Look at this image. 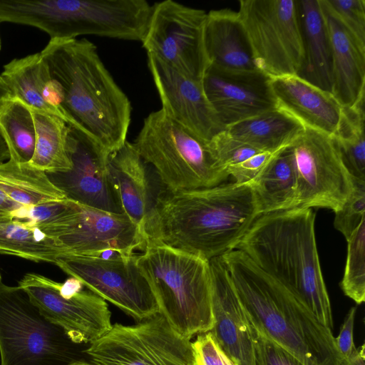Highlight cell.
<instances>
[{"instance_id":"30","label":"cell","mask_w":365,"mask_h":365,"mask_svg":"<svg viewBox=\"0 0 365 365\" xmlns=\"http://www.w3.org/2000/svg\"><path fill=\"white\" fill-rule=\"evenodd\" d=\"M0 253L55 264L63 250L38 227L10 218L0 220Z\"/></svg>"},{"instance_id":"37","label":"cell","mask_w":365,"mask_h":365,"mask_svg":"<svg viewBox=\"0 0 365 365\" xmlns=\"http://www.w3.org/2000/svg\"><path fill=\"white\" fill-rule=\"evenodd\" d=\"M71 202L66 199L38 205L21 206L11 215L12 219L41 230L60 217L69 207Z\"/></svg>"},{"instance_id":"43","label":"cell","mask_w":365,"mask_h":365,"mask_svg":"<svg viewBox=\"0 0 365 365\" xmlns=\"http://www.w3.org/2000/svg\"><path fill=\"white\" fill-rule=\"evenodd\" d=\"M364 344L356 348L349 359H344L341 365H365Z\"/></svg>"},{"instance_id":"12","label":"cell","mask_w":365,"mask_h":365,"mask_svg":"<svg viewBox=\"0 0 365 365\" xmlns=\"http://www.w3.org/2000/svg\"><path fill=\"white\" fill-rule=\"evenodd\" d=\"M19 287L48 320L64 330L79 345L90 344L112 327L111 312L103 298L74 277L63 283L37 273H27Z\"/></svg>"},{"instance_id":"28","label":"cell","mask_w":365,"mask_h":365,"mask_svg":"<svg viewBox=\"0 0 365 365\" xmlns=\"http://www.w3.org/2000/svg\"><path fill=\"white\" fill-rule=\"evenodd\" d=\"M31 110L34 121L36 144L29 163L46 173L68 172L72 168L70 126L56 115L38 110Z\"/></svg>"},{"instance_id":"7","label":"cell","mask_w":365,"mask_h":365,"mask_svg":"<svg viewBox=\"0 0 365 365\" xmlns=\"http://www.w3.org/2000/svg\"><path fill=\"white\" fill-rule=\"evenodd\" d=\"M133 144L168 190L211 187L230 176L213 155L208 143L168 117L161 109L145 118Z\"/></svg>"},{"instance_id":"34","label":"cell","mask_w":365,"mask_h":365,"mask_svg":"<svg viewBox=\"0 0 365 365\" xmlns=\"http://www.w3.org/2000/svg\"><path fill=\"white\" fill-rule=\"evenodd\" d=\"M365 220V180L353 178L352 192L342 207L335 212L334 225L347 240Z\"/></svg>"},{"instance_id":"4","label":"cell","mask_w":365,"mask_h":365,"mask_svg":"<svg viewBox=\"0 0 365 365\" xmlns=\"http://www.w3.org/2000/svg\"><path fill=\"white\" fill-rule=\"evenodd\" d=\"M314 220L312 208L262 215L235 249L299 297L319 321L331 329V308L320 267Z\"/></svg>"},{"instance_id":"25","label":"cell","mask_w":365,"mask_h":365,"mask_svg":"<svg viewBox=\"0 0 365 365\" xmlns=\"http://www.w3.org/2000/svg\"><path fill=\"white\" fill-rule=\"evenodd\" d=\"M303 44V62L297 76L331 92L332 49L319 0H297Z\"/></svg>"},{"instance_id":"16","label":"cell","mask_w":365,"mask_h":365,"mask_svg":"<svg viewBox=\"0 0 365 365\" xmlns=\"http://www.w3.org/2000/svg\"><path fill=\"white\" fill-rule=\"evenodd\" d=\"M106 168L124 214L138 227L148 245L155 240L156 208L165 186L127 140L108 157Z\"/></svg>"},{"instance_id":"8","label":"cell","mask_w":365,"mask_h":365,"mask_svg":"<svg viewBox=\"0 0 365 365\" xmlns=\"http://www.w3.org/2000/svg\"><path fill=\"white\" fill-rule=\"evenodd\" d=\"M82 346L42 315L23 289L0 279L1 365H69L82 360Z\"/></svg>"},{"instance_id":"5","label":"cell","mask_w":365,"mask_h":365,"mask_svg":"<svg viewBox=\"0 0 365 365\" xmlns=\"http://www.w3.org/2000/svg\"><path fill=\"white\" fill-rule=\"evenodd\" d=\"M160 313L182 336L191 339L214 324L209 261L159 241L137 255Z\"/></svg>"},{"instance_id":"45","label":"cell","mask_w":365,"mask_h":365,"mask_svg":"<svg viewBox=\"0 0 365 365\" xmlns=\"http://www.w3.org/2000/svg\"><path fill=\"white\" fill-rule=\"evenodd\" d=\"M10 158L7 145L0 134V163L8 160Z\"/></svg>"},{"instance_id":"47","label":"cell","mask_w":365,"mask_h":365,"mask_svg":"<svg viewBox=\"0 0 365 365\" xmlns=\"http://www.w3.org/2000/svg\"><path fill=\"white\" fill-rule=\"evenodd\" d=\"M0 50H1V40H0Z\"/></svg>"},{"instance_id":"36","label":"cell","mask_w":365,"mask_h":365,"mask_svg":"<svg viewBox=\"0 0 365 365\" xmlns=\"http://www.w3.org/2000/svg\"><path fill=\"white\" fill-rule=\"evenodd\" d=\"M208 146L217 162L227 171L228 168L262 152L233 138L226 130L208 142Z\"/></svg>"},{"instance_id":"33","label":"cell","mask_w":365,"mask_h":365,"mask_svg":"<svg viewBox=\"0 0 365 365\" xmlns=\"http://www.w3.org/2000/svg\"><path fill=\"white\" fill-rule=\"evenodd\" d=\"M347 241V255L341 287L347 297L360 304L365 299V220Z\"/></svg>"},{"instance_id":"10","label":"cell","mask_w":365,"mask_h":365,"mask_svg":"<svg viewBox=\"0 0 365 365\" xmlns=\"http://www.w3.org/2000/svg\"><path fill=\"white\" fill-rule=\"evenodd\" d=\"M98 365H195L191 339L159 312L133 325L115 323L83 350Z\"/></svg>"},{"instance_id":"17","label":"cell","mask_w":365,"mask_h":365,"mask_svg":"<svg viewBox=\"0 0 365 365\" xmlns=\"http://www.w3.org/2000/svg\"><path fill=\"white\" fill-rule=\"evenodd\" d=\"M147 55L161 110L168 117L206 143L225 130L205 95L202 81L191 79L153 55Z\"/></svg>"},{"instance_id":"27","label":"cell","mask_w":365,"mask_h":365,"mask_svg":"<svg viewBox=\"0 0 365 365\" xmlns=\"http://www.w3.org/2000/svg\"><path fill=\"white\" fill-rule=\"evenodd\" d=\"M304 129L300 122L278 107L225 128L237 140L271 153L292 144Z\"/></svg>"},{"instance_id":"11","label":"cell","mask_w":365,"mask_h":365,"mask_svg":"<svg viewBox=\"0 0 365 365\" xmlns=\"http://www.w3.org/2000/svg\"><path fill=\"white\" fill-rule=\"evenodd\" d=\"M88 290L140 322L158 312L153 291L137 264V255H66L55 263Z\"/></svg>"},{"instance_id":"40","label":"cell","mask_w":365,"mask_h":365,"mask_svg":"<svg viewBox=\"0 0 365 365\" xmlns=\"http://www.w3.org/2000/svg\"><path fill=\"white\" fill-rule=\"evenodd\" d=\"M277 152H259L240 164L228 168L227 173L235 178L237 183L250 182L257 176Z\"/></svg>"},{"instance_id":"13","label":"cell","mask_w":365,"mask_h":365,"mask_svg":"<svg viewBox=\"0 0 365 365\" xmlns=\"http://www.w3.org/2000/svg\"><path fill=\"white\" fill-rule=\"evenodd\" d=\"M207 13L166 0L153 5L142 41L147 53L197 81L210 66L205 45Z\"/></svg>"},{"instance_id":"20","label":"cell","mask_w":365,"mask_h":365,"mask_svg":"<svg viewBox=\"0 0 365 365\" xmlns=\"http://www.w3.org/2000/svg\"><path fill=\"white\" fill-rule=\"evenodd\" d=\"M214 324L210 331L237 365H255L247 319L221 257L209 260Z\"/></svg>"},{"instance_id":"48","label":"cell","mask_w":365,"mask_h":365,"mask_svg":"<svg viewBox=\"0 0 365 365\" xmlns=\"http://www.w3.org/2000/svg\"><path fill=\"white\" fill-rule=\"evenodd\" d=\"M0 279H1V274H0Z\"/></svg>"},{"instance_id":"14","label":"cell","mask_w":365,"mask_h":365,"mask_svg":"<svg viewBox=\"0 0 365 365\" xmlns=\"http://www.w3.org/2000/svg\"><path fill=\"white\" fill-rule=\"evenodd\" d=\"M66 255H133L147 242L125 214H115L71 201L67 210L41 230Z\"/></svg>"},{"instance_id":"6","label":"cell","mask_w":365,"mask_h":365,"mask_svg":"<svg viewBox=\"0 0 365 365\" xmlns=\"http://www.w3.org/2000/svg\"><path fill=\"white\" fill-rule=\"evenodd\" d=\"M153 6L145 0H15L11 22L46 31L51 39L95 35L143 41Z\"/></svg>"},{"instance_id":"31","label":"cell","mask_w":365,"mask_h":365,"mask_svg":"<svg viewBox=\"0 0 365 365\" xmlns=\"http://www.w3.org/2000/svg\"><path fill=\"white\" fill-rule=\"evenodd\" d=\"M0 134L10 155L9 159L19 163L31 160L36 144V131L31 110L14 97L0 106Z\"/></svg>"},{"instance_id":"18","label":"cell","mask_w":365,"mask_h":365,"mask_svg":"<svg viewBox=\"0 0 365 365\" xmlns=\"http://www.w3.org/2000/svg\"><path fill=\"white\" fill-rule=\"evenodd\" d=\"M70 142L71 169L65 173H46L50 181L71 201L124 214L108 175V158L90 138L71 126Z\"/></svg>"},{"instance_id":"49","label":"cell","mask_w":365,"mask_h":365,"mask_svg":"<svg viewBox=\"0 0 365 365\" xmlns=\"http://www.w3.org/2000/svg\"></svg>"},{"instance_id":"22","label":"cell","mask_w":365,"mask_h":365,"mask_svg":"<svg viewBox=\"0 0 365 365\" xmlns=\"http://www.w3.org/2000/svg\"><path fill=\"white\" fill-rule=\"evenodd\" d=\"M319 1L331 43V93L344 108H353L364 101L365 45Z\"/></svg>"},{"instance_id":"2","label":"cell","mask_w":365,"mask_h":365,"mask_svg":"<svg viewBox=\"0 0 365 365\" xmlns=\"http://www.w3.org/2000/svg\"><path fill=\"white\" fill-rule=\"evenodd\" d=\"M260 215L250 182L175 191L165 188L158 201L153 242L209 261L235 250Z\"/></svg>"},{"instance_id":"9","label":"cell","mask_w":365,"mask_h":365,"mask_svg":"<svg viewBox=\"0 0 365 365\" xmlns=\"http://www.w3.org/2000/svg\"><path fill=\"white\" fill-rule=\"evenodd\" d=\"M237 13L257 69L271 78L297 75L304 52L297 0H241Z\"/></svg>"},{"instance_id":"3","label":"cell","mask_w":365,"mask_h":365,"mask_svg":"<svg viewBox=\"0 0 365 365\" xmlns=\"http://www.w3.org/2000/svg\"><path fill=\"white\" fill-rule=\"evenodd\" d=\"M248 322L304 365H341L331 329L304 302L235 249L221 256Z\"/></svg>"},{"instance_id":"23","label":"cell","mask_w":365,"mask_h":365,"mask_svg":"<svg viewBox=\"0 0 365 365\" xmlns=\"http://www.w3.org/2000/svg\"><path fill=\"white\" fill-rule=\"evenodd\" d=\"M1 76L11 97L19 99L31 109L56 115L67 123L62 110V87L52 77L41 52L12 60L4 66Z\"/></svg>"},{"instance_id":"46","label":"cell","mask_w":365,"mask_h":365,"mask_svg":"<svg viewBox=\"0 0 365 365\" xmlns=\"http://www.w3.org/2000/svg\"><path fill=\"white\" fill-rule=\"evenodd\" d=\"M69 365H98V364H96L93 362H88L84 360H79V361H74V362L70 364Z\"/></svg>"},{"instance_id":"39","label":"cell","mask_w":365,"mask_h":365,"mask_svg":"<svg viewBox=\"0 0 365 365\" xmlns=\"http://www.w3.org/2000/svg\"><path fill=\"white\" fill-rule=\"evenodd\" d=\"M192 347L195 365H237L220 348L211 331L197 334Z\"/></svg>"},{"instance_id":"24","label":"cell","mask_w":365,"mask_h":365,"mask_svg":"<svg viewBox=\"0 0 365 365\" xmlns=\"http://www.w3.org/2000/svg\"><path fill=\"white\" fill-rule=\"evenodd\" d=\"M205 45L211 67L232 71L257 69L248 38L236 11L223 9L207 13Z\"/></svg>"},{"instance_id":"15","label":"cell","mask_w":365,"mask_h":365,"mask_svg":"<svg viewBox=\"0 0 365 365\" xmlns=\"http://www.w3.org/2000/svg\"><path fill=\"white\" fill-rule=\"evenodd\" d=\"M297 175L295 208L339 211L353 190V178L333 137L305 128L290 144Z\"/></svg>"},{"instance_id":"26","label":"cell","mask_w":365,"mask_h":365,"mask_svg":"<svg viewBox=\"0 0 365 365\" xmlns=\"http://www.w3.org/2000/svg\"><path fill=\"white\" fill-rule=\"evenodd\" d=\"M250 182L261 215L295 208L297 175L290 145L277 151Z\"/></svg>"},{"instance_id":"41","label":"cell","mask_w":365,"mask_h":365,"mask_svg":"<svg viewBox=\"0 0 365 365\" xmlns=\"http://www.w3.org/2000/svg\"><path fill=\"white\" fill-rule=\"evenodd\" d=\"M356 312L355 307L349 309L341 327L339 334L335 338L336 347L343 360L349 359L356 349L353 335Z\"/></svg>"},{"instance_id":"1","label":"cell","mask_w":365,"mask_h":365,"mask_svg":"<svg viewBox=\"0 0 365 365\" xmlns=\"http://www.w3.org/2000/svg\"><path fill=\"white\" fill-rule=\"evenodd\" d=\"M41 53L63 92L67 123L90 138L106 157L125 143L131 105L86 38L50 39Z\"/></svg>"},{"instance_id":"42","label":"cell","mask_w":365,"mask_h":365,"mask_svg":"<svg viewBox=\"0 0 365 365\" xmlns=\"http://www.w3.org/2000/svg\"><path fill=\"white\" fill-rule=\"evenodd\" d=\"M21 207L11 201L0 190V220L12 218L11 212Z\"/></svg>"},{"instance_id":"44","label":"cell","mask_w":365,"mask_h":365,"mask_svg":"<svg viewBox=\"0 0 365 365\" xmlns=\"http://www.w3.org/2000/svg\"><path fill=\"white\" fill-rule=\"evenodd\" d=\"M11 97V92L5 83L4 80L0 75V106L2 104V103L8 99L9 98Z\"/></svg>"},{"instance_id":"19","label":"cell","mask_w":365,"mask_h":365,"mask_svg":"<svg viewBox=\"0 0 365 365\" xmlns=\"http://www.w3.org/2000/svg\"><path fill=\"white\" fill-rule=\"evenodd\" d=\"M202 86L225 128L277 108L271 78L258 69L232 71L210 66Z\"/></svg>"},{"instance_id":"21","label":"cell","mask_w":365,"mask_h":365,"mask_svg":"<svg viewBox=\"0 0 365 365\" xmlns=\"http://www.w3.org/2000/svg\"><path fill=\"white\" fill-rule=\"evenodd\" d=\"M277 107L304 128L334 137L344 118L345 109L332 93L322 90L297 75L271 78Z\"/></svg>"},{"instance_id":"35","label":"cell","mask_w":365,"mask_h":365,"mask_svg":"<svg viewBox=\"0 0 365 365\" xmlns=\"http://www.w3.org/2000/svg\"><path fill=\"white\" fill-rule=\"evenodd\" d=\"M326 8L363 45H365V1L322 0Z\"/></svg>"},{"instance_id":"38","label":"cell","mask_w":365,"mask_h":365,"mask_svg":"<svg viewBox=\"0 0 365 365\" xmlns=\"http://www.w3.org/2000/svg\"><path fill=\"white\" fill-rule=\"evenodd\" d=\"M248 323L255 347V365H304L294 355L267 339Z\"/></svg>"},{"instance_id":"32","label":"cell","mask_w":365,"mask_h":365,"mask_svg":"<svg viewBox=\"0 0 365 365\" xmlns=\"http://www.w3.org/2000/svg\"><path fill=\"white\" fill-rule=\"evenodd\" d=\"M344 109V120L333 138L352 178L365 180L364 103Z\"/></svg>"},{"instance_id":"29","label":"cell","mask_w":365,"mask_h":365,"mask_svg":"<svg viewBox=\"0 0 365 365\" xmlns=\"http://www.w3.org/2000/svg\"><path fill=\"white\" fill-rule=\"evenodd\" d=\"M0 190L19 206L38 205L66 200L65 194L44 171L10 159L0 163Z\"/></svg>"}]
</instances>
